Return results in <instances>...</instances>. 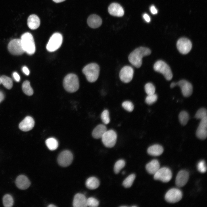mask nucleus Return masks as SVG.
<instances>
[{"instance_id":"obj_25","label":"nucleus","mask_w":207,"mask_h":207,"mask_svg":"<svg viewBox=\"0 0 207 207\" xmlns=\"http://www.w3.org/2000/svg\"><path fill=\"white\" fill-rule=\"evenodd\" d=\"M107 131L106 127L105 125H98L93 130L92 133V136L97 139L101 138Z\"/></svg>"},{"instance_id":"obj_13","label":"nucleus","mask_w":207,"mask_h":207,"mask_svg":"<svg viewBox=\"0 0 207 207\" xmlns=\"http://www.w3.org/2000/svg\"><path fill=\"white\" fill-rule=\"evenodd\" d=\"M133 74V68L130 66H127L123 67L120 70L119 77L122 82L127 83L132 80Z\"/></svg>"},{"instance_id":"obj_11","label":"nucleus","mask_w":207,"mask_h":207,"mask_svg":"<svg viewBox=\"0 0 207 207\" xmlns=\"http://www.w3.org/2000/svg\"><path fill=\"white\" fill-rule=\"evenodd\" d=\"M177 47L179 51L183 54H186L191 51L192 44L191 41L186 38H181L177 41Z\"/></svg>"},{"instance_id":"obj_18","label":"nucleus","mask_w":207,"mask_h":207,"mask_svg":"<svg viewBox=\"0 0 207 207\" xmlns=\"http://www.w3.org/2000/svg\"><path fill=\"white\" fill-rule=\"evenodd\" d=\"M108 11L110 15L117 17L122 16L124 13L122 7L117 3L111 4L108 7Z\"/></svg>"},{"instance_id":"obj_26","label":"nucleus","mask_w":207,"mask_h":207,"mask_svg":"<svg viewBox=\"0 0 207 207\" xmlns=\"http://www.w3.org/2000/svg\"><path fill=\"white\" fill-rule=\"evenodd\" d=\"M86 187L90 189H94L98 187L99 182L98 179L95 177L88 178L85 183Z\"/></svg>"},{"instance_id":"obj_31","label":"nucleus","mask_w":207,"mask_h":207,"mask_svg":"<svg viewBox=\"0 0 207 207\" xmlns=\"http://www.w3.org/2000/svg\"><path fill=\"white\" fill-rule=\"evenodd\" d=\"M179 118L181 124L185 125L187 124L189 119L188 114L185 111H182L179 114Z\"/></svg>"},{"instance_id":"obj_19","label":"nucleus","mask_w":207,"mask_h":207,"mask_svg":"<svg viewBox=\"0 0 207 207\" xmlns=\"http://www.w3.org/2000/svg\"><path fill=\"white\" fill-rule=\"evenodd\" d=\"M15 183L18 188L22 190L27 189L30 184L28 178L24 175L18 176L16 179Z\"/></svg>"},{"instance_id":"obj_2","label":"nucleus","mask_w":207,"mask_h":207,"mask_svg":"<svg viewBox=\"0 0 207 207\" xmlns=\"http://www.w3.org/2000/svg\"><path fill=\"white\" fill-rule=\"evenodd\" d=\"M20 40L25 52L30 55L35 53L36 50L35 43L33 37L30 33L26 32L22 34Z\"/></svg>"},{"instance_id":"obj_4","label":"nucleus","mask_w":207,"mask_h":207,"mask_svg":"<svg viewBox=\"0 0 207 207\" xmlns=\"http://www.w3.org/2000/svg\"><path fill=\"white\" fill-rule=\"evenodd\" d=\"M63 85L64 88L68 92L74 93L79 87V82L77 76L75 74H70L64 78Z\"/></svg>"},{"instance_id":"obj_38","label":"nucleus","mask_w":207,"mask_h":207,"mask_svg":"<svg viewBox=\"0 0 207 207\" xmlns=\"http://www.w3.org/2000/svg\"><path fill=\"white\" fill-rule=\"evenodd\" d=\"M87 206L91 207H97L99 205L98 200L93 197H90L87 200Z\"/></svg>"},{"instance_id":"obj_32","label":"nucleus","mask_w":207,"mask_h":207,"mask_svg":"<svg viewBox=\"0 0 207 207\" xmlns=\"http://www.w3.org/2000/svg\"><path fill=\"white\" fill-rule=\"evenodd\" d=\"M135 178V175L131 174L127 177L123 181L122 185L125 188H129L132 185Z\"/></svg>"},{"instance_id":"obj_42","label":"nucleus","mask_w":207,"mask_h":207,"mask_svg":"<svg viewBox=\"0 0 207 207\" xmlns=\"http://www.w3.org/2000/svg\"><path fill=\"white\" fill-rule=\"evenodd\" d=\"M150 10L153 14H155L157 13V9L154 5L152 6L150 8Z\"/></svg>"},{"instance_id":"obj_16","label":"nucleus","mask_w":207,"mask_h":207,"mask_svg":"<svg viewBox=\"0 0 207 207\" xmlns=\"http://www.w3.org/2000/svg\"><path fill=\"white\" fill-rule=\"evenodd\" d=\"M189 178V174L185 170H182L179 171L177 174L176 178L175 183L179 187L184 186L187 183Z\"/></svg>"},{"instance_id":"obj_12","label":"nucleus","mask_w":207,"mask_h":207,"mask_svg":"<svg viewBox=\"0 0 207 207\" xmlns=\"http://www.w3.org/2000/svg\"><path fill=\"white\" fill-rule=\"evenodd\" d=\"M73 159L72 153L68 150L62 152L59 155L57 161L59 164L63 167H67L72 163Z\"/></svg>"},{"instance_id":"obj_17","label":"nucleus","mask_w":207,"mask_h":207,"mask_svg":"<svg viewBox=\"0 0 207 207\" xmlns=\"http://www.w3.org/2000/svg\"><path fill=\"white\" fill-rule=\"evenodd\" d=\"M34 125L33 119L30 116L26 117L19 124V129L24 131H28L31 130Z\"/></svg>"},{"instance_id":"obj_39","label":"nucleus","mask_w":207,"mask_h":207,"mask_svg":"<svg viewBox=\"0 0 207 207\" xmlns=\"http://www.w3.org/2000/svg\"><path fill=\"white\" fill-rule=\"evenodd\" d=\"M197 168L198 171L201 173L205 172L207 170L205 161L204 160L200 161L198 163Z\"/></svg>"},{"instance_id":"obj_8","label":"nucleus","mask_w":207,"mask_h":207,"mask_svg":"<svg viewBox=\"0 0 207 207\" xmlns=\"http://www.w3.org/2000/svg\"><path fill=\"white\" fill-rule=\"evenodd\" d=\"M154 175V178L155 180H159L165 183L170 181L172 176L171 170L166 167L160 168Z\"/></svg>"},{"instance_id":"obj_47","label":"nucleus","mask_w":207,"mask_h":207,"mask_svg":"<svg viewBox=\"0 0 207 207\" xmlns=\"http://www.w3.org/2000/svg\"><path fill=\"white\" fill-rule=\"evenodd\" d=\"M55 3H58L63 2L65 0H52Z\"/></svg>"},{"instance_id":"obj_41","label":"nucleus","mask_w":207,"mask_h":207,"mask_svg":"<svg viewBox=\"0 0 207 207\" xmlns=\"http://www.w3.org/2000/svg\"><path fill=\"white\" fill-rule=\"evenodd\" d=\"M13 76L15 80L17 81H19L20 80V77L18 73L16 72H14L13 74Z\"/></svg>"},{"instance_id":"obj_43","label":"nucleus","mask_w":207,"mask_h":207,"mask_svg":"<svg viewBox=\"0 0 207 207\" xmlns=\"http://www.w3.org/2000/svg\"><path fill=\"white\" fill-rule=\"evenodd\" d=\"M23 72L26 75H28L30 73L29 71L28 68L26 66H24L22 68Z\"/></svg>"},{"instance_id":"obj_49","label":"nucleus","mask_w":207,"mask_h":207,"mask_svg":"<svg viewBox=\"0 0 207 207\" xmlns=\"http://www.w3.org/2000/svg\"><path fill=\"white\" fill-rule=\"evenodd\" d=\"M1 77H0V84H1Z\"/></svg>"},{"instance_id":"obj_51","label":"nucleus","mask_w":207,"mask_h":207,"mask_svg":"<svg viewBox=\"0 0 207 207\" xmlns=\"http://www.w3.org/2000/svg\"><path fill=\"white\" fill-rule=\"evenodd\" d=\"M136 206H133L132 207H136Z\"/></svg>"},{"instance_id":"obj_45","label":"nucleus","mask_w":207,"mask_h":207,"mask_svg":"<svg viewBox=\"0 0 207 207\" xmlns=\"http://www.w3.org/2000/svg\"><path fill=\"white\" fill-rule=\"evenodd\" d=\"M4 96L3 93L0 91V103L4 99Z\"/></svg>"},{"instance_id":"obj_40","label":"nucleus","mask_w":207,"mask_h":207,"mask_svg":"<svg viewBox=\"0 0 207 207\" xmlns=\"http://www.w3.org/2000/svg\"><path fill=\"white\" fill-rule=\"evenodd\" d=\"M122 106L124 109L129 112H132L134 109L133 103L129 101H124L122 103Z\"/></svg>"},{"instance_id":"obj_30","label":"nucleus","mask_w":207,"mask_h":207,"mask_svg":"<svg viewBox=\"0 0 207 207\" xmlns=\"http://www.w3.org/2000/svg\"><path fill=\"white\" fill-rule=\"evenodd\" d=\"M3 202L4 206L11 207L13 205L14 200L11 195L9 194H6L3 197Z\"/></svg>"},{"instance_id":"obj_9","label":"nucleus","mask_w":207,"mask_h":207,"mask_svg":"<svg viewBox=\"0 0 207 207\" xmlns=\"http://www.w3.org/2000/svg\"><path fill=\"white\" fill-rule=\"evenodd\" d=\"M8 49L11 54L15 55H20L25 52L20 39L12 40L8 44Z\"/></svg>"},{"instance_id":"obj_21","label":"nucleus","mask_w":207,"mask_h":207,"mask_svg":"<svg viewBox=\"0 0 207 207\" xmlns=\"http://www.w3.org/2000/svg\"><path fill=\"white\" fill-rule=\"evenodd\" d=\"M89 26L92 28H96L99 27L101 24L102 21L101 18L96 14L90 16L87 20Z\"/></svg>"},{"instance_id":"obj_10","label":"nucleus","mask_w":207,"mask_h":207,"mask_svg":"<svg viewBox=\"0 0 207 207\" xmlns=\"http://www.w3.org/2000/svg\"><path fill=\"white\" fill-rule=\"evenodd\" d=\"M182 193L179 189L172 188L169 190L166 193L165 199L167 202L175 203L179 201L182 199Z\"/></svg>"},{"instance_id":"obj_7","label":"nucleus","mask_w":207,"mask_h":207,"mask_svg":"<svg viewBox=\"0 0 207 207\" xmlns=\"http://www.w3.org/2000/svg\"><path fill=\"white\" fill-rule=\"evenodd\" d=\"M117 136L116 132L113 130L107 131L101 137L102 142L108 147L111 148L115 145Z\"/></svg>"},{"instance_id":"obj_46","label":"nucleus","mask_w":207,"mask_h":207,"mask_svg":"<svg viewBox=\"0 0 207 207\" xmlns=\"http://www.w3.org/2000/svg\"><path fill=\"white\" fill-rule=\"evenodd\" d=\"M176 86H177V83L172 82L170 85V87L171 88H173Z\"/></svg>"},{"instance_id":"obj_34","label":"nucleus","mask_w":207,"mask_h":207,"mask_svg":"<svg viewBox=\"0 0 207 207\" xmlns=\"http://www.w3.org/2000/svg\"><path fill=\"white\" fill-rule=\"evenodd\" d=\"M155 87L152 83H149L145 84V90L146 93L148 95L153 94L155 93Z\"/></svg>"},{"instance_id":"obj_24","label":"nucleus","mask_w":207,"mask_h":207,"mask_svg":"<svg viewBox=\"0 0 207 207\" xmlns=\"http://www.w3.org/2000/svg\"><path fill=\"white\" fill-rule=\"evenodd\" d=\"M164 151L162 147L158 144L152 145L147 149L148 153L150 155L154 156H158L161 155Z\"/></svg>"},{"instance_id":"obj_23","label":"nucleus","mask_w":207,"mask_h":207,"mask_svg":"<svg viewBox=\"0 0 207 207\" xmlns=\"http://www.w3.org/2000/svg\"><path fill=\"white\" fill-rule=\"evenodd\" d=\"M160 164L158 160H153L147 163L145 168L148 173L154 174L160 168Z\"/></svg>"},{"instance_id":"obj_1","label":"nucleus","mask_w":207,"mask_h":207,"mask_svg":"<svg viewBox=\"0 0 207 207\" xmlns=\"http://www.w3.org/2000/svg\"><path fill=\"white\" fill-rule=\"evenodd\" d=\"M151 53V50L148 48L141 47L136 49L130 54L128 59L133 65L139 68L141 66L143 57L150 55Z\"/></svg>"},{"instance_id":"obj_15","label":"nucleus","mask_w":207,"mask_h":207,"mask_svg":"<svg viewBox=\"0 0 207 207\" xmlns=\"http://www.w3.org/2000/svg\"><path fill=\"white\" fill-rule=\"evenodd\" d=\"M177 83V85L179 86L181 89L183 95L185 97L190 96L193 92V87L188 81L182 80Z\"/></svg>"},{"instance_id":"obj_35","label":"nucleus","mask_w":207,"mask_h":207,"mask_svg":"<svg viewBox=\"0 0 207 207\" xmlns=\"http://www.w3.org/2000/svg\"><path fill=\"white\" fill-rule=\"evenodd\" d=\"M207 116V110L204 108H201L197 112L195 117L197 119H202Z\"/></svg>"},{"instance_id":"obj_22","label":"nucleus","mask_w":207,"mask_h":207,"mask_svg":"<svg viewBox=\"0 0 207 207\" xmlns=\"http://www.w3.org/2000/svg\"><path fill=\"white\" fill-rule=\"evenodd\" d=\"M40 24V20L39 17L35 14H32L28 17L27 25L31 29L35 30L37 28Z\"/></svg>"},{"instance_id":"obj_28","label":"nucleus","mask_w":207,"mask_h":207,"mask_svg":"<svg viewBox=\"0 0 207 207\" xmlns=\"http://www.w3.org/2000/svg\"><path fill=\"white\" fill-rule=\"evenodd\" d=\"M22 88L23 92L26 95L31 96L33 95V91L28 81L26 80L23 83Z\"/></svg>"},{"instance_id":"obj_44","label":"nucleus","mask_w":207,"mask_h":207,"mask_svg":"<svg viewBox=\"0 0 207 207\" xmlns=\"http://www.w3.org/2000/svg\"><path fill=\"white\" fill-rule=\"evenodd\" d=\"M143 18L145 21L148 22H150V18L149 16L146 14H144L143 15Z\"/></svg>"},{"instance_id":"obj_20","label":"nucleus","mask_w":207,"mask_h":207,"mask_svg":"<svg viewBox=\"0 0 207 207\" xmlns=\"http://www.w3.org/2000/svg\"><path fill=\"white\" fill-rule=\"evenodd\" d=\"M87 200L85 196L80 193L76 194L74 196L72 205L74 207H86Z\"/></svg>"},{"instance_id":"obj_48","label":"nucleus","mask_w":207,"mask_h":207,"mask_svg":"<svg viewBox=\"0 0 207 207\" xmlns=\"http://www.w3.org/2000/svg\"><path fill=\"white\" fill-rule=\"evenodd\" d=\"M48 207H56V206L55 205H54L53 204H50L49 206H48Z\"/></svg>"},{"instance_id":"obj_37","label":"nucleus","mask_w":207,"mask_h":207,"mask_svg":"<svg viewBox=\"0 0 207 207\" xmlns=\"http://www.w3.org/2000/svg\"><path fill=\"white\" fill-rule=\"evenodd\" d=\"M108 111L106 110H104L101 114V118L103 123L105 124H108L110 122V118Z\"/></svg>"},{"instance_id":"obj_14","label":"nucleus","mask_w":207,"mask_h":207,"mask_svg":"<svg viewBox=\"0 0 207 207\" xmlns=\"http://www.w3.org/2000/svg\"><path fill=\"white\" fill-rule=\"evenodd\" d=\"M207 117L201 119L196 132L197 137L201 139H204L207 136Z\"/></svg>"},{"instance_id":"obj_5","label":"nucleus","mask_w":207,"mask_h":207,"mask_svg":"<svg viewBox=\"0 0 207 207\" xmlns=\"http://www.w3.org/2000/svg\"><path fill=\"white\" fill-rule=\"evenodd\" d=\"M154 70L162 74L165 78L168 80H170L172 78V74L169 66L164 62L159 60L154 64Z\"/></svg>"},{"instance_id":"obj_36","label":"nucleus","mask_w":207,"mask_h":207,"mask_svg":"<svg viewBox=\"0 0 207 207\" xmlns=\"http://www.w3.org/2000/svg\"><path fill=\"white\" fill-rule=\"evenodd\" d=\"M157 98V95L155 93L148 95L146 97L145 102L148 105H151L156 101Z\"/></svg>"},{"instance_id":"obj_27","label":"nucleus","mask_w":207,"mask_h":207,"mask_svg":"<svg viewBox=\"0 0 207 207\" xmlns=\"http://www.w3.org/2000/svg\"><path fill=\"white\" fill-rule=\"evenodd\" d=\"M45 143L48 149L52 151L57 149L58 145L57 140L53 137L49 138L46 139Z\"/></svg>"},{"instance_id":"obj_50","label":"nucleus","mask_w":207,"mask_h":207,"mask_svg":"<svg viewBox=\"0 0 207 207\" xmlns=\"http://www.w3.org/2000/svg\"><path fill=\"white\" fill-rule=\"evenodd\" d=\"M125 171H123L122 172V174H123L124 175V174H125Z\"/></svg>"},{"instance_id":"obj_3","label":"nucleus","mask_w":207,"mask_h":207,"mask_svg":"<svg viewBox=\"0 0 207 207\" xmlns=\"http://www.w3.org/2000/svg\"><path fill=\"white\" fill-rule=\"evenodd\" d=\"M100 71L99 65L95 63H91L85 66L83 69V72L85 75L87 80L93 83L97 79Z\"/></svg>"},{"instance_id":"obj_6","label":"nucleus","mask_w":207,"mask_h":207,"mask_svg":"<svg viewBox=\"0 0 207 207\" xmlns=\"http://www.w3.org/2000/svg\"><path fill=\"white\" fill-rule=\"evenodd\" d=\"M62 41V36L60 33L56 32L53 34L47 45V49L51 52L55 51L60 47Z\"/></svg>"},{"instance_id":"obj_33","label":"nucleus","mask_w":207,"mask_h":207,"mask_svg":"<svg viewBox=\"0 0 207 207\" xmlns=\"http://www.w3.org/2000/svg\"><path fill=\"white\" fill-rule=\"evenodd\" d=\"M125 161L122 159L117 161L115 164L114 167V171L116 174H118L125 166Z\"/></svg>"},{"instance_id":"obj_29","label":"nucleus","mask_w":207,"mask_h":207,"mask_svg":"<svg viewBox=\"0 0 207 207\" xmlns=\"http://www.w3.org/2000/svg\"><path fill=\"white\" fill-rule=\"evenodd\" d=\"M1 77V83L3 86L8 89H11L13 85L12 79L10 78L5 75L2 76Z\"/></svg>"}]
</instances>
